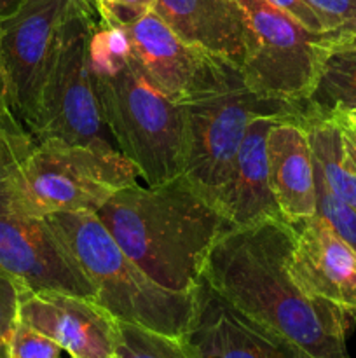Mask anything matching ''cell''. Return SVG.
<instances>
[{
    "label": "cell",
    "instance_id": "28",
    "mask_svg": "<svg viewBox=\"0 0 356 358\" xmlns=\"http://www.w3.org/2000/svg\"><path fill=\"white\" fill-rule=\"evenodd\" d=\"M267 2H271L272 6H276L278 9L285 10L286 14H290L293 20L299 21L304 28H307V30L313 31V34L325 35V37H328L327 31H325V28H323V23H321V20L318 17V14L311 9V6L306 2V0H267Z\"/></svg>",
    "mask_w": 356,
    "mask_h": 358
},
{
    "label": "cell",
    "instance_id": "6",
    "mask_svg": "<svg viewBox=\"0 0 356 358\" xmlns=\"http://www.w3.org/2000/svg\"><path fill=\"white\" fill-rule=\"evenodd\" d=\"M16 201L35 217L59 212L96 213L115 191L136 182L126 157H107L58 138L40 140L7 170Z\"/></svg>",
    "mask_w": 356,
    "mask_h": 358
},
{
    "label": "cell",
    "instance_id": "23",
    "mask_svg": "<svg viewBox=\"0 0 356 358\" xmlns=\"http://www.w3.org/2000/svg\"><path fill=\"white\" fill-rule=\"evenodd\" d=\"M318 14L334 44L356 37V0H306Z\"/></svg>",
    "mask_w": 356,
    "mask_h": 358
},
{
    "label": "cell",
    "instance_id": "30",
    "mask_svg": "<svg viewBox=\"0 0 356 358\" xmlns=\"http://www.w3.org/2000/svg\"><path fill=\"white\" fill-rule=\"evenodd\" d=\"M0 128H3L7 133H10V135H14V136H24V138H31V136L28 135V133L24 131V129L21 128L16 121H14V117L10 115V112L7 110L6 101H3V94H2V86H0Z\"/></svg>",
    "mask_w": 356,
    "mask_h": 358
},
{
    "label": "cell",
    "instance_id": "9",
    "mask_svg": "<svg viewBox=\"0 0 356 358\" xmlns=\"http://www.w3.org/2000/svg\"><path fill=\"white\" fill-rule=\"evenodd\" d=\"M75 0H23L0 17V86L14 121L37 142L45 77L63 20Z\"/></svg>",
    "mask_w": 356,
    "mask_h": 358
},
{
    "label": "cell",
    "instance_id": "32",
    "mask_svg": "<svg viewBox=\"0 0 356 358\" xmlns=\"http://www.w3.org/2000/svg\"><path fill=\"white\" fill-rule=\"evenodd\" d=\"M348 44L355 45V48H356V37H355V38H351V41H349V42H348Z\"/></svg>",
    "mask_w": 356,
    "mask_h": 358
},
{
    "label": "cell",
    "instance_id": "1",
    "mask_svg": "<svg viewBox=\"0 0 356 358\" xmlns=\"http://www.w3.org/2000/svg\"><path fill=\"white\" fill-rule=\"evenodd\" d=\"M295 227L285 219L227 227L213 243L201 278L230 304L267 325L311 358H349L346 338L356 315L307 296L288 261Z\"/></svg>",
    "mask_w": 356,
    "mask_h": 358
},
{
    "label": "cell",
    "instance_id": "31",
    "mask_svg": "<svg viewBox=\"0 0 356 358\" xmlns=\"http://www.w3.org/2000/svg\"><path fill=\"white\" fill-rule=\"evenodd\" d=\"M23 0H0V17L14 13Z\"/></svg>",
    "mask_w": 356,
    "mask_h": 358
},
{
    "label": "cell",
    "instance_id": "13",
    "mask_svg": "<svg viewBox=\"0 0 356 358\" xmlns=\"http://www.w3.org/2000/svg\"><path fill=\"white\" fill-rule=\"evenodd\" d=\"M20 320L61 346L72 358H112L119 320L96 301L65 292H31L23 287Z\"/></svg>",
    "mask_w": 356,
    "mask_h": 358
},
{
    "label": "cell",
    "instance_id": "27",
    "mask_svg": "<svg viewBox=\"0 0 356 358\" xmlns=\"http://www.w3.org/2000/svg\"><path fill=\"white\" fill-rule=\"evenodd\" d=\"M320 117L328 119L337 126L342 140V159L349 170L356 173V108H339Z\"/></svg>",
    "mask_w": 356,
    "mask_h": 358
},
{
    "label": "cell",
    "instance_id": "17",
    "mask_svg": "<svg viewBox=\"0 0 356 358\" xmlns=\"http://www.w3.org/2000/svg\"><path fill=\"white\" fill-rule=\"evenodd\" d=\"M152 10L187 44L243 66L248 27L236 0H156Z\"/></svg>",
    "mask_w": 356,
    "mask_h": 358
},
{
    "label": "cell",
    "instance_id": "19",
    "mask_svg": "<svg viewBox=\"0 0 356 358\" xmlns=\"http://www.w3.org/2000/svg\"><path fill=\"white\" fill-rule=\"evenodd\" d=\"M302 122L309 135L314 170L335 196L356 210V173L342 159V140L337 126L314 115H306Z\"/></svg>",
    "mask_w": 356,
    "mask_h": 358
},
{
    "label": "cell",
    "instance_id": "16",
    "mask_svg": "<svg viewBox=\"0 0 356 358\" xmlns=\"http://www.w3.org/2000/svg\"><path fill=\"white\" fill-rule=\"evenodd\" d=\"M269 180L276 205L290 224L316 215L313 150L302 117L279 119L267 135Z\"/></svg>",
    "mask_w": 356,
    "mask_h": 358
},
{
    "label": "cell",
    "instance_id": "33",
    "mask_svg": "<svg viewBox=\"0 0 356 358\" xmlns=\"http://www.w3.org/2000/svg\"><path fill=\"white\" fill-rule=\"evenodd\" d=\"M112 358H117V357H115V355H114V357H112Z\"/></svg>",
    "mask_w": 356,
    "mask_h": 358
},
{
    "label": "cell",
    "instance_id": "29",
    "mask_svg": "<svg viewBox=\"0 0 356 358\" xmlns=\"http://www.w3.org/2000/svg\"><path fill=\"white\" fill-rule=\"evenodd\" d=\"M35 142L24 136H14L0 128V168L16 164L34 149Z\"/></svg>",
    "mask_w": 356,
    "mask_h": 358
},
{
    "label": "cell",
    "instance_id": "2",
    "mask_svg": "<svg viewBox=\"0 0 356 358\" xmlns=\"http://www.w3.org/2000/svg\"><path fill=\"white\" fill-rule=\"evenodd\" d=\"M96 215L149 278L175 292H192L213 243L232 227L184 175L159 185L133 182Z\"/></svg>",
    "mask_w": 356,
    "mask_h": 358
},
{
    "label": "cell",
    "instance_id": "7",
    "mask_svg": "<svg viewBox=\"0 0 356 358\" xmlns=\"http://www.w3.org/2000/svg\"><path fill=\"white\" fill-rule=\"evenodd\" d=\"M100 20L86 0H75L59 27L40 101L37 142L58 138L107 157H124L112 140L87 63L93 28Z\"/></svg>",
    "mask_w": 356,
    "mask_h": 358
},
{
    "label": "cell",
    "instance_id": "22",
    "mask_svg": "<svg viewBox=\"0 0 356 358\" xmlns=\"http://www.w3.org/2000/svg\"><path fill=\"white\" fill-rule=\"evenodd\" d=\"M314 175H316V213L323 217L334 227L335 233L344 238L356 250V210L335 196L316 170Z\"/></svg>",
    "mask_w": 356,
    "mask_h": 358
},
{
    "label": "cell",
    "instance_id": "20",
    "mask_svg": "<svg viewBox=\"0 0 356 358\" xmlns=\"http://www.w3.org/2000/svg\"><path fill=\"white\" fill-rule=\"evenodd\" d=\"M133 58L131 38L128 30L117 24L98 20L87 48V63L94 77L114 76Z\"/></svg>",
    "mask_w": 356,
    "mask_h": 358
},
{
    "label": "cell",
    "instance_id": "21",
    "mask_svg": "<svg viewBox=\"0 0 356 358\" xmlns=\"http://www.w3.org/2000/svg\"><path fill=\"white\" fill-rule=\"evenodd\" d=\"M117 358H194L180 338L119 322Z\"/></svg>",
    "mask_w": 356,
    "mask_h": 358
},
{
    "label": "cell",
    "instance_id": "25",
    "mask_svg": "<svg viewBox=\"0 0 356 358\" xmlns=\"http://www.w3.org/2000/svg\"><path fill=\"white\" fill-rule=\"evenodd\" d=\"M23 285L0 271V358H7V345L20 322V296Z\"/></svg>",
    "mask_w": 356,
    "mask_h": 358
},
{
    "label": "cell",
    "instance_id": "10",
    "mask_svg": "<svg viewBox=\"0 0 356 358\" xmlns=\"http://www.w3.org/2000/svg\"><path fill=\"white\" fill-rule=\"evenodd\" d=\"M7 170L0 168V271L31 292H65L94 301L93 285L47 219L31 215L16 201Z\"/></svg>",
    "mask_w": 356,
    "mask_h": 358
},
{
    "label": "cell",
    "instance_id": "12",
    "mask_svg": "<svg viewBox=\"0 0 356 358\" xmlns=\"http://www.w3.org/2000/svg\"><path fill=\"white\" fill-rule=\"evenodd\" d=\"M126 30L131 38L136 65L178 103L216 86L225 77L229 66L236 65L187 44L154 10L126 27Z\"/></svg>",
    "mask_w": 356,
    "mask_h": 358
},
{
    "label": "cell",
    "instance_id": "5",
    "mask_svg": "<svg viewBox=\"0 0 356 358\" xmlns=\"http://www.w3.org/2000/svg\"><path fill=\"white\" fill-rule=\"evenodd\" d=\"M180 103L185 121L181 175L213 205L253 119L262 115L302 117L300 105L253 93L237 65H230L216 86Z\"/></svg>",
    "mask_w": 356,
    "mask_h": 358
},
{
    "label": "cell",
    "instance_id": "3",
    "mask_svg": "<svg viewBox=\"0 0 356 358\" xmlns=\"http://www.w3.org/2000/svg\"><path fill=\"white\" fill-rule=\"evenodd\" d=\"M93 285L94 301L115 320L181 338L192 313V292L157 285L119 247L93 212L45 217Z\"/></svg>",
    "mask_w": 356,
    "mask_h": 358
},
{
    "label": "cell",
    "instance_id": "14",
    "mask_svg": "<svg viewBox=\"0 0 356 358\" xmlns=\"http://www.w3.org/2000/svg\"><path fill=\"white\" fill-rule=\"evenodd\" d=\"M295 243L288 261L293 283L307 296L356 315V250L316 213L292 224Z\"/></svg>",
    "mask_w": 356,
    "mask_h": 358
},
{
    "label": "cell",
    "instance_id": "24",
    "mask_svg": "<svg viewBox=\"0 0 356 358\" xmlns=\"http://www.w3.org/2000/svg\"><path fill=\"white\" fill-rule=\"evenodd\" d=\"M61 346L24 322H17L7 345V358H59Z\"/></svg>",
    "mask_w": 356,
    "mask_h": 358
},
{
    "label": "cell",
    "instance_id": "4",
    "mask_svg": "<svg viewBox=\"0 0 356 358\" xmlns=\"http://www.w3.org/2000/svg\"><path fill=\"white\" fill-rule=\"evenodd\" d=\"M93 79L112 140L138 177L147 185L180 177L185 149L181 103L163 93L133 58L114 76Z\"/></svg>",
    "mask_w": 356,
    "mask_h": 358
},
{
    "label": "cell",
    "instance_id": "18",
    "mask_svg": "<svg viewBox=\"0 0 356 358\" xmlns=\"http://www.w3.org/2000/svg\"><path fill=\"white\" fill-rule=\"evenodd\" d=\"M339 108H356V48L348 42L327 51L313 91L300 103V114L320 117Z\"/></svg>",
    "mask_w": 356,
    "mask_h": 358
},
{
    "label": "cell",
    "instance_id": "15",
    "mask_svg": "<svg viewBox=\"0 0 356 358\" xmlns=\"http://www.w3.org/2000/svg\"><path fill=\"white\" fill-rule=\"evenodd\" d=\"M279 119L285 117L262 115L251 121L216 194L215 208L232 227L283 219L272 194L267 163V135Z\"/></svg>",
    "mask_w": 356,
    "mask_h": 358
},
{
    "label": "cell",
    "instance_id": "8",
    "mask_svg": "<svg viewBox=\"0 0 356 358\" xmlns=\"http://www.w3.org/2000/svg\"><path fill=\"white\" fill-rule=\"evenodd\" d=\"M246 17L244 80L253 93L300 105L313 91L325 55L335 45L267 0H236Z\"/></svg>",
    "mask_w": 356,
    "mask_h": 358
},
{
    "label": "cell",
    "instance_id": "11",
    "mask_svg": "<svg viewBox=\"0 0 356 358\" xmlns=\"http://www.w3.org/2000/svg\"><path fill=\"white\" fill-rule=\"evenodd\" d=\"M181 341L194 358H311L281 334L248 317L202 278Z\"/></svg>",
    "mask_w": 356,
    "mask_h": 358
},
{
    "label": "cell",
    "instance_id": "26",
    "mask_svg": "<svg viewBox=\"0 0 356 358\" xmlns=\"http://www.w3.org/2000/svg\"><path fill=\"white\" fill-rule=\"evenodd\" d=\"M96 10L100 21L129 27L154 9L156 0H86Z\"/></svg>",
    "mask_w": 356,
    "mask_h": 358
}]
</instances>
